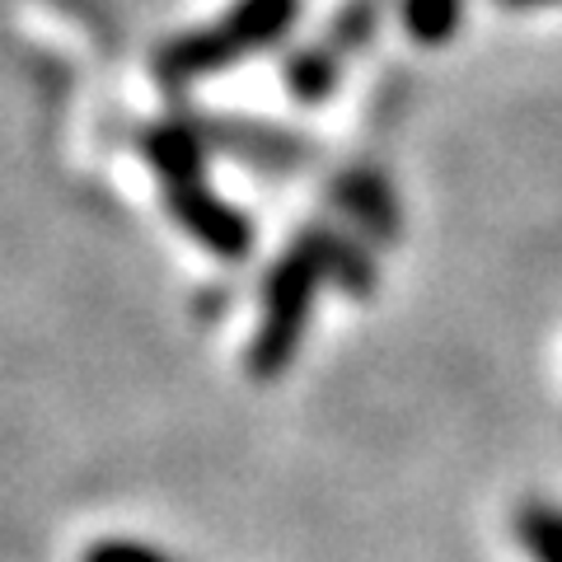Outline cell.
I'll return each mask as SVG.
<instances>
[{"label":"cell","mask_w":562,"mask_h":562,"mask_svg":"<svg viewBox=\"0 0 562 562\" xmlns=\"http://www.w3.org/2000/svg\"><path fill=\"white\" fill-rule=\"evenodd\" d=\"M512 535L530 562H562V502L530 497L512 512Z\"/></svg>","instance_id":"obj_1"},{"label":"cell","mask_w":562,"mask_h":562,"mask_svg":"<svg viewBox=\"0 0 562 562\" xmlns=\"http://www.w3.org/2000/svg\"><path fill=\"white\" fill-rule=\"evenodd\" d=\"M398 20L413 43L441 47L464 24V0H398Z\"/></svg>","instance_id":"obj_2"},{"label":"cell","mask_w":562,"mask_h":562,"mask_svg":"<svg viewBox=\"0 0 562 562\" xmlns=\"http://www.w3.org/2000/svg\"><path fill=\"white\" fill-rule=\"evenodd\" d=\"M502 5H512V10H535V5H562V0H502Z\"/></svg>","instance_id":"obj_3"}]
</instances>
